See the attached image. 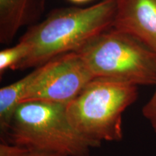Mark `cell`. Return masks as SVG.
Here are the masks:
<instances>
[{
	"instance_id": "obj_1",
	"label": "cell",
	"mask_w": 156,
	"mask_h": 156,
	"mask_svg": "<svg viewBox=\"0 0 156 156\" xmlns=\"http://www.w3.org/2000/svg\"><path fill=\"white\" fill-rule=\"evenodd\" d=\"M116 0H101L87 7L54 9L21 37L28 46V56L14 70L38 67L62 54L76 51L90 40L113 28Z\"/></svg>"
},
{
	"instance_id": "obj_2",
	"label": "cell",
	"mask_w": 156,
	"mask_h": 156,
	"mask_svg": "<svg viewBox=\"0 0 156 156\" xmlns=\"http://www.w3.org/2000/svg\"><path fill=\"white\" fill-rule=\"evenodd\" d=\"M5 134L9 142L30 151L65 156H87L92 148L101 145L73 127L66 105L43 101L21 103Z\"/></svg>"
},
{
	"instance_id": "obj_3",
	"label": "cell",
	"mask_w": 156,
	"mask_h": 156,
	"mask_svg": "<svg viewBox=\"0 0 156 156\" xmlns=\"http://www.w3.org/2000/svg\"><path fill=\"white\" fill-rule=\"evenodd\" d=\"M138 98V86L94 78L66 105L69 122L84 137L101 144L123 138L122 115Z\"/></svg>"
},
{
	"instance_id": "obj_4",
	"label": "cell",
	"mask_w": 156,
	"mask_h": 156,
	"mask_svg": "<svg viewBox=\"0 0 156 156\" xmlns=\"http://www.w3.org/2000/svg\"><path fill=\"white\" fill-rule=\"evenodd\" d=\"M95 78L138 85L156 84V54L126 33L112 28L76 51Z\"/></svg>"
},
{
	"instance_id": "obj_5",
	"label": "cell",
	"mask_w": 156,
	"mask_h": 156,
	"mask_svg": "<svg viewBox=\"0 0 156 156\" xmlns=\"http://www.w3.org/2000/svg\"><path fill=\"white\" fill-rule=\"evenodd\" d=\"M94 78L77 52L62 54L38 67L21 103L43 101L67 105Z\"/></svg>"
},
{
	"instance_id": "obj_6",
	"label": "cell",
	"mask_w": 156,
	"mask_h": 156,
	"mask_svg": "<svg viewBox=\"0 0 156 156\" xmlns=\"http://www.w3.org/2000/svg\"><path fill=\"white\" fill-rule=\"evenodd\" d=\"M113 28L126 33L156 54V0H116Z\"/></svg>"
},
{
	"instance_id": "obj_7",
	"label": "cell",
	"mask_w": 156,
	"mask_h": 156,
	"mask_svg": "<svg viewBox=\"0 0 156 156\" xmlns=\"http://www.w3.org/2000/svg\"><path fill=\"white\" fill-rule=\"evenodd\" d=\"M46 0H0V42L8 44L18 31L34 23L45 10Z\"/></svg>"
},
{
	"instance_id": "obj_8",
	"label": "cell",
	"mask_w": 156,
	"mask_h": 156,
	"mask_svg": "<svg viewBox=\"0 0 156 156\" xmlns=\"http://www.w3.org/2000/svg\"><path fill=\"white\" fill-rule=\"evenodd\" d=\"M38 72V67H36L25 77L0 89V129L5 134L8 131L17 109Z\"/></svg>"
},
{
	"instance_id": "obj_9",
	"label": "cell",
	"mask_w": 156,
	"mask_h": 156,
	"mask_svg": "<svg viewBox=\"0 0 156 156\" xmlns=\"http://www.w3.org/2000/svg\"><path fill=\"white\" fill-rule=\"evenodd\" d=\"M29 47L25 43L20 41L18 44L0 51V74L1 76L7 69L14 70L17 64L28 56Z\"/></svg>"
},
{
	"instance_id": "obj_10",
	"label": "cell",
	"mask_w": 156,
	"mask_h": 156,
	"mask_svg": "<svg viewBox=\"0 0 156 156\" xmlns=\"http://www.w3.org/2000/svg\"><path fill=\"white\" fill-rule=\"evenodd\" d=\"M155 86V89L153 95L143 106L142 112L144 117L151 124L152 128L156 134V84Z\"/></svg>"
},
{
	"instance_id": "obj_11",
	"label": "cell",
	"mask_w": 156,
	"mask_h": 156,
	"mask_svg": "<svg viewBox=\"0 0 156 156\" xmlns=\"http://www.w3.org/2000/svg\"><path fill=\"white\" fill-rule=\"evenodd\" d=\"M28 151V148L7 142L5 140L0 143V156H21Z\"/></svg>"
},
{
	"instance_id": "obj_12",
	"label": "cell",
	"mask_w": 156,
	"mask_h": 156,
	"mask_svg": "<svg viewBox=\"0 0 156 156\" xmlns=\"http://www.w3.org/2000/svg\"><path fill=\"white\" fill-rule=\"evenodd\" d=\"M21 156H65L64 155L58 153H48V152H43V151H30L29 150L26 153L23 154Z\"/></svg>"
},
{
	"instance_id": "obj_13",
	"label": "cell",
	"mask_w": 156,
	"mask_h": 156,
	"mask_svg": "<svg viewBox=\"0 0 156 156\" xmlns=\"http://www.w3.org/2000/svg\"><path fill=\"white\" fill-rule=\"evenodd\" d=\"M69 1L73 2L74 3H84L86 2H88L90 0H69Z\"/></svg>"
},
{
	"instance_id": "obj_14",
	"label": "cell",
	"mask_w": 156,
	"mask_h": 156,
	"mask_svg": "<svg viewBox=\"0 0 156 156\" xmlns=\"http://www.w3.org/2000/svg\"><path fill=\"white\" fill-rule=\"evenodd\" d=\"M87 156H95V155H87Z\"/></svg>"
}]
</instances>
